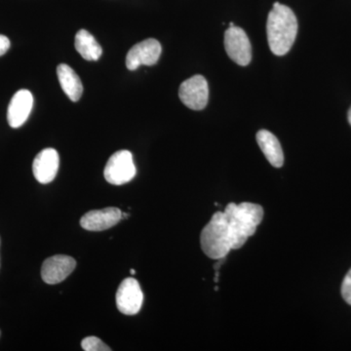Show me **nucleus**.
Returning <instances> with one entry per match:
<instances>
[{
    "instance_id": "nucleus-10",
    "label": "nucleus",
    "mask_w": 351,
    "mask_h": 351,
    "mask_svg": "<svg viewBox=\"0 0 351 351\" xmlns=\"http://www.w3.org/2000/svg\"><path fill=\"white\" fill-rule=\"evenodd\" d=\"M60 157L56 149H45L39 152L32 163V172L36 181L49 184L54 181L59 170Z\"/></svg>"
},
{
    "instance_id": "nucleus-3",
    "label": "nucleus",
    "mask_w": 351,
    "mask_h": 351,
    "mask_svg": "<svg viewBox=\"0 0 351 351\" xmlns=\"http://www.w3.org/2000/svg\"><path fill=\"white\" fill-rule=\"evenodd\" d=\"M135 164L133 154L129 151H119L113 154L106 165L104 176L106 181L114 186L127 184L135 178Z\"/></svg>"
},
{
    "instance_id": "nucleus-18",
    "label": "nucleus",
    "mask_w": 351,
    "mask_h": 351,
    "mask_svg": "<svg viewBox=\"0 0 351 351\" xmlns=\"http://www.w3.org/2000/svg\"><path fill=\"white\" fill-rule=\"evenodd\" d=\"M129 216H130V215L128 213H122L121 219H128Z\"/></svg>"
},
{
    "instance_id": "nucleus-16",
    "label": "nucleus",
    "mask_w": 351,
    "mask_h": 351,
    "mask_svg": "<svg viewBox=\"0 0 351 351\" xmlns=\"http://www.w3.org/2000/svg\"><path fill=\"white\" fill-rule=\"evenodd\" d=\"M341 295L343 300L351 306V269L346 274L343 284H341Z\"/></svg>"
},
{
    "instance_id": "nucleus-15",
    "label": "nucleus",
    "mask_w": 351,
    "mask_h": 351,
    "mask_svg": "<svg viewBox=\"0 0 351 351\" xmlns=\"http://www.w3.org/2000/svg\"><path fill=\"white\" fill-rule=\"evenodd\" d=\"M83 350L85 351H110L112 348L103 343L101 339L97 337H87L82 341Z\"/></svg>"
},
{
    "instance_id": "nucleus-7",
    "label": "nucleus",
    "mask_w": 351,
    "mask_h": 351,
    "mask_svg": "<svg viewBox=\"0 0 351 351\" xmlns=\"http://www.w3.org/2000/svg\"><path fill=\"white\" fill-rule=\"evenodd\" d=\"M161 51V44L156 39H145L142 43L136 44L127 54V69L136 71L141 66H154L158 62Z\"/></svg>"
},
{
    "instance_id": "nucleus-19",
    "label": "nucleus",
    "mask_w": 351,
    "mask_h": 351,
    "mask_svg": "<svg viewBox=\"0 0 351 351\" xmlns=\"http://www.w3.org/2000/svg\"><path fill=\"white\" fill-rule=\"evenodd\" d=\"M348 122H350V124L351 125V108H350V110H348Z\"/></svg>"
},
{
    "instance_id": "nucleus-12",
    "label": "nucleus",
    "mask_w": 351,
    "mask_h": 351,
    "mask_svg": "<svg viewBox=\"0 0 351 351\" xmlns=\"http://www.w3.org/2000/svg\"><path fill=\"white\" fill-rule=\"evenodd\" d=\"M257 142L263 154L274 167H282L284 154L280 143L274 134L267 130H261L257 133Z\"/></svg>"
},
{
    "instance_id": "nucleus-8",
    "label": "nucleus",
    "mask_w": 351,
    "mask_h": 351,
    "mask_svg": "<svg viewBox=\"0 0 351 351\" xmlns=\"http://www.w3.org/2000/svg\"><path fill=\"white\" fill-rule=\"evenodd\" d=\"M76 261L66 255H56L46 258L41 267V277L49 285L61 283L75 270Z\"/></svg>"
},
{
    "instance_id": "nucleus-17",
    "label": "nucleus",
    "mask_w": 351,
    "mask_h": 351,
    "mask_svg": "<svg viewBox=\"0 0 351 351\" xmlns=\"http://www.w3.org/2000/svg\"><path fill=\"white\" fill-rule=\"evenodd\" d=\"M10 40L5 36H2L0 34V56L5 54L7 51L10 48Z\"/></svg>"
},
{
    "instance_id": "nucleus-13",
    "label": "nucleus",
    "mask_w": 351,
    "mask_h": 351,
    "mask_svg": "<svg viewBox=\"0 0 351 351\" xmlns=\"http://www.w3.org/2000/svg\"><path fill=\"white\" fill-rule=\"evenodd\" d=\"M58 80L62 89L73 101H80L83 93V86L80 76L66 64H61L57 68Z\"/></svg>"
},
{
    "instance_id": "nucleus-11",
    "label": "nucleus",
    "mask_w": 351,
    "mask_h": 351,
    "mask_svg": "<svg viewBox=\"0 0 351 351\" xmlns=\"http://www.w3.org/2000/svg\"><path fill=\"white\" fill-rule=\"evenodd\" d=\"M34 106V97L29 90H20L14 95L7 110V120L12 128H19L31 114Z\"/></svg>"
},
{
    "instance_id": "nucleus-2",
    "label": "nucleus",
    "mask_w": 351,
    "mask_h": 351,
    "mask_svg": "<svg viewBox=\"0 0 351 351\" xmlns=\"http://www.w3.org/2000/svg\"><path fill=\"white\" fill-rule=\"evenodd\" d=\"M270 50L276 56H284L292 48L298 34V20L292 9L276 2L267 23Z\"/></svg>"
},
{
    "instance_id": "nucleus-1",
    "label": "nucleus",
    "mask_w": 351,
    "mask_h": 351,
    "mask_svg": "<svg viewBox=\"0 0 351 351\" xmlns=\"http://www.w3.org/2000/svg\"><path fill=\"white\" fill-rule=\"evenodd\" d=\"M263 209L255 203H230L225 211L216 212L201 232V249L207 257L221 260L239 249L257 232Z\"/></svg>"
},
{
    "instance_id": "nucleus-20",
    "label": "nucleus",
    "mask_w": 351,
    "mask_h": 351,
    "mask_svg": "<svg viewBox=\"0 0 351 351\" xmlns=\"http://www.w3.org/2000/svg\"><path fill=\"white\" fill-rule=\"evenodd\" d=\"M130 274H133V276H134V274H136L135 270H134V269H131V270H130Z\"/></svg>"
},
{
    "instance_id": "nucleus-5",
    "label": "nucleus",
    "mask_w": 351,
    "mask_h": 351,
    "mask_svg": "<svg viewBox=\"0 0 351 351\" xmlns=\"http://www.w3.org/2000/svg\"><path fill=\"white\" fill-rule=\"evenodd\" d=\"M179 97L186 107L193 110H201L206 107L209 100V87L206 78L195 75L182 83Z\"/></svg>"
},
{
    "instance_id": "nucleus-9",
    "label": "nucleus",
    "mask_w": 351,
    "mask_h": 351,
    "mask_svg": "<svg viewBox=\"0 0 351 351\" xmlns=\"http://www.w3.org/2000/svg\"><path fill=\"white\" fill-rule=\"evenodd\" d=\"M122 212L119 208L108 207L101 210H93L83 215L80 226L89 232H103L117 226L121 219Z\"/></svg>"
},
{
    "instance_id": "nucleus-4",
    "label": "nucleus",
    "mask_w": 351,
    "mask_h": 351,
    "mask_svg": "<svg viewBox=\"0 0 351 351\" xmlns=\"http://www.w3.org/2000/svg\"><path fill=\"white\" fill-rule=\"evenodd\" d=\"M226 54L234 63L245 66L252 60V46L246 32L241 27L232 25L225 32Z\"/></svg>"
},
{
    "instance_id": "nucleus-6",
    "label": "nucleus",
    "mask_w": 351,
    "mask_h": 351,
    "mask_svg": "<svg viewBox=\"0 0 351 351\" xmlns=\"http://www.w3.org/2000/svg\"><path fill=\"white\" fill-rule=\"evenodd\" d=\"M115 300L120 313L125 315H135L141 311L144 301L140 283L133 277L124 279L119 285Z\"/></svg>"
},
{
    "instance_id": "nucleus-14",
    "label": "nucleus",
    "mask_w": 351,
    "mask_h": 351,
    "mask_svg": "<svg viewBox=\"0 0 351 351\" xmlns=\"http://www.w3.org/2000/svg\"><path fill=\"white\" fill-rule=\"evenodd\" d=\"M75 49L86 61H98L103 54L100 44L85 29H80L76 34Z\"/></svg>"
}]
</instances>
